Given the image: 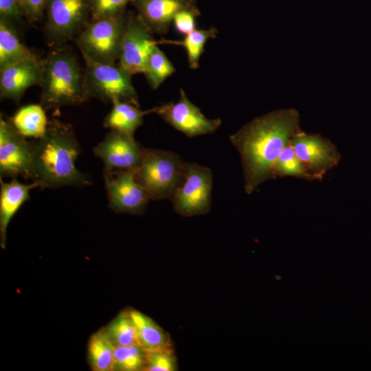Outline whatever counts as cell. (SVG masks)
I'll return each instance as SVG.
<instances>
[{
	"mask_svg": "<svg viewBox=\"0 0 371 371\" xmlns=\"http://www.w3.org/2000/svg\"><path fill=\"white\" fill-rule=\"evenodd\" d=\"M135 0H89L91 19H97L101 18L115 16L125 12V8L128 3Z\"/></svg>",
	"mask_w": 371,
	"mask_h": 371,
	"instance_id": "83f0119b",
	"label": "cell"
},
{
	"mask_svg": "<svg viewBox=\"0 0 371 371\" xmlns=\"http://www.w3.org/2000/svg\"><path fill=\"white\" fill-rule=\"evenodd\" d=\"M146 352L137 344L115 346L113 370L144 371Z\"/></svg>",
	"mask_w": 371,
	"mask_h": 371,
	"instance_id": "4316f807",
	"label": "cell"
},
{
	"mask_svg": "<svg viewBox=\"0 0 371 371\" xmlns=\"http://www.w3.org/2000/svg\"><path fill=\"white\" fill-rule=\"evenodd\" d=\"M125 12L115 16L89 20L75 38L84 59L114 64L118 60L126 27Z\"/></svg>",
	"mask_w": 371,
	"mask_h": 371,
	"instance_id": "5b68a950",
	"label": "cell"
},
{
	"mask_svg": "<svg viewBox=\"0 0 371 371\" xmlns=\"http://www.w3.org/2000/svg\"><path fill=\"white\" fill-rule=\"evenodd\" d=\"M36 56L20 41L14 25L0 17V68Z\"/></svg>",
	"mask_w": 371,
	"mask_h": 371,
	"instance_id": "44dd1931",
	"label": "cell"
},
{
	"mask_svg": "<svg viewBox=\"0 0 371 371\" xmlns=\"http://www.w3.org/2000/svg\"><path fill=\"white\" fill-rule=\"evenodd\" d=\"M177 362L174 351L146 352L144 371H175Z\"/></svg>",
	"mask_w": 371,
	"mask_h": 371,
	"instance_id": "f1b7e54d",
	"label": "cell"
},
{
	"mask_svg": "<svg viewBox=\"0 0 371 371\" xmlns=\"http://www.w3.org/2000/svg\"><path fill=\"white\" fill-rule=\"evenodd\" d=\"M137 13L152 32H168L175 16L185 10H199L196 0H135Z\"/></svg>",
	"mask_w": 371,
	"mask_h": 371,
	"instance_id": "2e32d148",
	"label": "cell"
},
{
	"mask_svg": "<svg viewBox=\"0 0 371 371\" xmlns=\"http://www.w3.org/2000/svg\"><path fill=\"white\" fill-rule=\"evenodd\" d=\"M213 175L205 166L186 163L185 179L171 201L174 210L189 217L207 214L211 206Z\"/></svg>",
	"mask_w": 371,
	"mask_h": 371,
	"instance_id": "ba28073f",
	"label": "cell"
},
{
	"mask_svg": "<svg viewBox=\"0 0 371 371\" xmlns=\"http://www.w3.org/2000/svg\"><path fill=\"white\" fill-rule=\"evenodd\" d=\"M80 153V146L72 126L51 120L45 135L35 142L31 179L41 188L90 186L91 179L76 166Z\"/></svg>",
	"mask_w": 371,
	"mask_h": 371,
	"instance_id": "7a4b0ae2",
	"label": "cell"
},
{
	"mask_svg": "<svg viewBox=\"0 0 371 371\" xmlns=\"http://www.w3.org/2000/svg\"><path fill=\"white\" fill-rule=\"evenodd\" d=\"M157 45L152 31L137 12L128 11L118 64L131 75L144 73L148 56Z\"/></svg>",
	"mask_w": 371,
	"mask_h": 371,
	"instance_id": "9c48e42d",
	"label": "cell"
},
{
	"mask_svg": "<svg viewBox=\"0 0 371 371\" xmlns=\"http://www.w3.org/2000/svg\"><path fill=\"white\" fill-rule=\"evenodd\" d=\"M155 112L169 125L193 137L214 133L221 125L219 118H207L200 109L188 98L186 92L180 89L179 100L154 107Z\"/></svg>",
	"mask_w": 371,
	"mask_h": 371,
	"instance_id": "4fadbf2b",
	"label": "cell"
},
{
	"mask_svg": "<svg viewBox=\"0 0 371 371\" xmlns=\"http://www.w3.org/2000/svg\"><path fill=\"white\" fill-rule=\"evenodd\" d=\"M10 120L22 135L37 139L45 135L49 124L44 107L36 104L21 106Z\"/></svg>",
	"mask_w": 371,
	"mask_h": 371,
	"instance_id": "ffe728a7",
	"label": "cell"
},
{
	"mask_svg": "<svg viewBox=\"0 0 371 371\" xmlns=\"http://www.w3.org/2000/svg\"><path fill=\"white\" fill-rule=\"evenodd\" d=\"M115 346L104 328L93 334L87 348L88 361L92 370L113 371Z\"/></svg>",
	"mask_w": 371,
	"mask_h": 371,
	"instance_id": "7402d4cb",
	"label": "cell"
},
{
	"mask_svg": "<svg viewBox=\"0 0 371 371\" xmlns=\"http://www.w3.org/2000/svg\"><path fill=\"white\" fill-rule=\"evenodd\" d=\"M175 72V67L172 63L156 45L147 59L143 73L151 88L157 89Z\"/></svg>",
	"mask_w": 371,
	"mask_h": 371,
	"instance_id": "d4e9b609",
	"label": "cell"
},
{
	"mask_svg": "<svg viewBox=\"0 0 371 371\" xmlns=\"http://www.w3.org/2000/svg\"><path fill=\"white\" fill-rule=\"evenodd\" d=\"M0 15L13 25L25 16L19 0H0Z\"/></svg>",
	"mask_w": 371,
	"mask_h": 371,
	"instance_id": "4dcf8cb0",
	"label": "cell"
},
{
	"mask_svg": "<svg viewBox=\"0 0 371 371\" xmlns=\"http://www.w3.org/2000/svg\"><path fill=\"white\" fill-rule=\"evenodd\" d=\"M84 87L88 97L104 102L120 100L139 107L138 96L131 82L132 75L119 64L84 59Z\"/></svg>",
	"mask_w": 371,
	"mask_h": 371,
	"instance_id": "8992f818",
	"label": "cell"
},
{
	"mask_svg": "<svg viewBox=\"0 0 371 371\" xmlns=\"http://www.w3.org/2000/svg\"><path fill=\"white\" fill-rule=\"evenodd\" d=\"M35 142H30L2 114L0 118V177L31 178Z\"/></svg>",
	"mask_w": 371,
	"mask_h": 371,
	"instance_id": "30bf717a",
	"label": "cell"
},
{
	"mask_svg": "<svg viewBox=\"0 0 371 371\" xmlns=\"http://www.w3.org/2000/svg\"><path fill=\"white\" fill-rule=\"evenodd\" d=\"M186 162L176 153L164 150L143 148L140 164L135 170L139 183L150 200L171 199L182 185Z\"/></svg>",
	"mask_w": 371,
	"mask_h": 371,
	"instance_id": "277c9868",
	"label": "cell"
},
{
	"mask_svg": "<svg viewBox=\"0 0 371 371\" xmlns=\"http://www.w3.org/2000/svg\"><path fill=\"white\" fill-rule=\"evenodd\" d=\"M127 311L136 329L137 344L145 352L174 351L169 335L153 319L133 308Z\"/></svg>",
	"mask_w": 371,
	"mask_h": 371,
	"instance_id": "ac0fdd59",
	"label": "cell"
},
{
	"mask_svg": "<svg viewBox=\"0 0 371 371\" xmlns=\"http://www.w3.org/2000/svg\"><path fill=\"white\" fill-rule=\"evenodd\" d=\"M218 31L211 27L209 29H196L186 35L183 39L180 41L161 39L157 41L158 44H171L182 46L186 53L189 66L192 69L199 67V59L204 52V47L210 38H215Z\"/></svg>",
	"mask_w": 371,
	"mask_h": 371,
	"instance_id": "603a6c76",
	"label": "cell"
},
{
	"mask_svg": "<svg viewBox=\"0 0 371 371\" xmlns=\"http://www.w3.org/2000/svg\"><path fill=\"white\" fill-rule=\"evenodd\" d=\"M144 147L127 134L111 130L93 152L104 163V170H135L140 164Z\"/></svg>",
	"mask_w": 371,
	"mask_h": 371,
	"instance_id": "5bb4252c",
	"label": "cell"
},
{
	"mask_svg": "<svg viewBox=\"0 0 371 371\" xmlns=\"http://www.w3.org/2000/svg\"><path fill=\"white\" fill-rule=\"evenodd\" d=\"M41 105L46 109L79 105L89 100L84 71L74 52L67 47L50 51L41 59Z\"/></svg>",
	"mask_w": 371,
	"mask_h": 371,
	"instance_id": "3957f363",
	"label": "cell"
},
{
	"mask_svg": "<svg viewBox=\"0 0 371 371\" xmlns=\"http://www.w3.org/2000/svg\"><path fill=\"white\" fill-rule=\"evenodd\" d=\"M291 143L297 157L316 181L322 180L341 161L337 147L321 135L300 129L293 135Z\"/></svg>",
	"mask_w": 371,
	"mask_h": 371,
	"instance_id": "7c38bea8",
	"label": "cell"
},
{
	"mask_svg": "<svg viewBox=\"0 0 371 371\" xmlns=\"http://www.w3.org/2000/svg\"><path fill=\"white\" fill-rule=\"evenodd\" d=\"M104 329L115 346L137 344L136 329L127 310L120 313Z\"/></svg>",
	"mask_w": 371,
	"mask_h": 371,
	"instance_id": "484cf974",
	"label": "cell"
},
{
	"mask_svg": "<svg viewBox=\"0 0 371 371\" xmlns=\"http://www.w3.org/2000/svg\"><path fill=\"white\" fill-rule=\"evenodd\" d=\"M300 129L298 111L284 109L254 118L229 136L240 157L247 194H251L260 185L274 179L276 160Z\"/></svg>",
	"mask_w": 371,
	"mask_h": 371,
	"instance_id": "6da1fadb",
	"label": "cell"
},
{
	"mask_svg": "<svg viewBox=\"0 0 371 371\" xmlns=\"http://www.w3.org/2000/svg\"><path fill=\"white\" fill-rule=\"evenodd\" d=\"M273 174L274 179L278 177H292L306 181H316L297 157L291 141L284 147L276 160Z\"/></svg>",
	"mask_w": 371,
	"mask_h": 371,
	"instance_id": "cb8c5ba5",
	"label": "cell"
},
{
	"mask_svg": "<svg viewBox=\"0 0 371 371\" xmlns=\"http://www.w3.org/2000/svg\"><path fill=\"white\" fill-rule=\"evenodd\" d=\"M113 107L104 120L103 125L111 130H115L134 137L135 131L143 124V117L155 112L154 108L142 111L130 102L114 100Z\"/></svg>",
	"mask_w": 371,
	"mask_h": 371,
	"instance_id": "d6986e66",
	"label": "cell"
},
{
	"mask_svg": "<svg viewBox=\"0 0 371 371\" xmlns=\"http://www.w3.org/2000/svg\"><path fill=\"white\" fill-rule=\"evenodd\" d=\"M0 245L4 249L6 245L8 225L21 205L30 199V191L39 187L38 183L32 181L24 184L16 178L4 182L0 178Z\"/></svg>",
	"mask_w": 371,
	"mask_h": 371,
	"instance_id": "e0dca14e",
	"label": "cell"
},
{
	"mask_svg": "<svg viewBox=\"0 0 371 371\" xmlns=\"http://www.w3.org/2000/svg\"><path fill=\"white\" fill-rule=\"evenodd\" d=\"M110 208L119 214L144 213L150 198L137 181L135 170H103Z\"/></svg>",
	"mask_w": 371,
	"mask_h": 371,
	"instance_id": "8fae6325",
	"label": "cell"
},
{
	"mask_svg": "<svg viewBox=\"0 0 371 371\" xmlns=\"http://www.w3.org/2000/svg\"><path fill=\"white\" fill-rule=\"evenodd\" d=\"M199 10H185L177 13L172 21L175 30L180 34L187 35L196 29V18Z\"/></svg>",
	"mask_w": 371,
	"mask_h": 371,
	"instance_id": "f546056e",
	"label": "cell"
},
{
	"mask_svg": "<svg viewBox=\"0 0 371 371\" xmlns=\"http://www.w3.org/2000/svg\"><path fill=\"white\" fill-rule=\"evenodd\" d=\"M45 14L46 36L60 45L76 38L89 21V0H47Z\"/></svg>",
	"mask_w": 371,
	"mask_h": 371,
	"instance_id": "52a82bcc",
	"label": "cell"
},
{
	"mask_svg": "<svg viewBox=\"0 0 371 371\" xmlns=\"http://www.w3.org/2000/svg\"><path fill=\"white\" fill-rule=\"evenodd\" d=\"M25 16L30 21H38L45 14L47 0H19Z\"/></svg>",
	"mask_w": 371,
	"mask_h": 371,
	"instance_id": "1f68e13d",
	"label": "cell"
},
{
	"mask_svg": "<svg viewBox=\"0 0 371 371\" xmlns=\"http://www.w3.org/2000/svg\"><path fill=\"white\" fill-rule=\"evenodd\" d=\"M42 76L41 59L37 56L25 58L0 68L1 98L19 102L30 87L40 85Z\"/></svg>",
	"mask_w": 371,
	"mask_h": 371,
	"instance_id": "9a60e30c",
	"label": "cell"
}]
</instances>
